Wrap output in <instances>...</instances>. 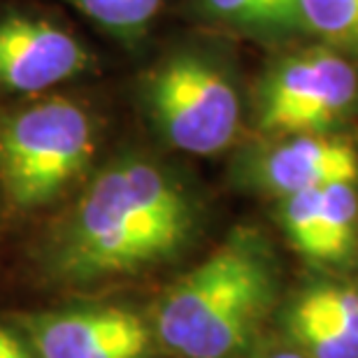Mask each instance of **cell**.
Returning <instances> with one entry per match:
<instances>
[{"label": "cell", "instance_id": "cell-2", "mask_svg": "<svg viewBox=\"0 0 358 358\" xmlns=\"http://www.w3.org/2000/svg\"><path fill=\"white\" fill-rule=\"evenodd\" d=\"M279 298L270 240L238 226L186 270L149 310L161 352L179 358H245L261 342Z\"/></svg>", "mask_w": 358, "mask_h": 358}, {"label": "cell", "instance_id": "cell-14", "mask_svg": "<svg viewBox=\"0 0 358 358\" xmlns=\"http://www.w3.org/2000/svg\"><path fill=\"white\" fill-rule=\"evenodd\" d=\"M328 324L358 340V291L345 284H314L298 296Z\"/></svg>", "mask_w": 358, "mask_h": 358}, {"label": "cell", "instance_id": "cell-4", "mask_svg": "<svg viewBox=\"0 0 358 358\" xmlns=\"http://www.w3.org/2000/svg\"><path fill=\"white\" fill-rule=\"evenodd\" d=\"M142 117L163 145L189 156H217L238 142L245 98L231 59L210 45L163 52L138 77Z\"/></svg>", "mask_w": 358, "mask_h": 358}, {"label": "cell", "instance_id": "cell-16", "mask_svg": "<svg viewBox=\"0 0 358 358\" xmlns=\"http://www.w3.org/2000/svg\"><path fill=\"white\" fill-rule=\"evenodd\" d=\"M249 356L252 358H307L300 349H296L293 345H266V347H261V342L256 345V349Z\"/></svg>", "mask_w": 358, "mask_h": 358}, {"label": "cell", "instance_id": "cell-12", "mask_svg": "<svg viewBox=\"0 0 358 358\" xmlns=\"http://www.w3.org/2000/svg\"><path fill=\"white\" fill-rule=\"evenodd\" d=\"M284 328L291 345L307 358H358V340L328 324L298 298L286 310Z\"/></svg>", "mask_w": 358, "mask_h": 358}, {"label": "cell", "instance_id": "cell-8", "mask_svg": "<svg viewBox=\"0 0 358 358\" xmlns=\"http://www.w3.org/2000/svg\"><path fill=\"white\" fill-rule=\"evenodd\" d=\"M231 177L242 191L279 200L333 182H358V149L333 133L259 135L233 159Z\"/></svg>", "mask_w": 358, "mask_h": 358}, {"label": "cell", "instance_id": "cell-3", "mask_svg": "<svg viewBox=\"0 0 358 358\" xmlns=\"http://www.w3.org/2000/svg\"><path fill=\"white\" fill-rule=\"evenodd\" d=\"M103 142V112L77 91L59 89L0 103L5 212L31 217L66 203L98 166Z\"/></svg>", "mask_w": 358, "mask_h": 358}, {"label": "cell", "instance_id": "cell-10", "mask_svg": "<svg viewBox=\"0 0 358 358\" xmlns=\"http://www.w3.org/2000/svg\"><path fill=\"white\" fill-rule=\"evenodd\" d=\"M358 238V182L321 186L317 240L310 261L340 266L352 256Z\"/></svg>", "mask_w": 358, "mask_h": 358}, {"label": "cell", "instance_id": "cell-7", "mask_svg": "<svg viewBox=\"0 0 358 358\" xmlns=\"http://www.w3.org/2000/svg\"><path fill=\"white\" fill-rule=\"evenodd\" d=\"M98 59L73 28L47 14H0V103L66 89L93 73Z\"/></svg>", "mask_w": 358, "mask_h": 358}, {"label": "cell", "instance_id": "cell-15", "mask_svg": "<svg viewBox=\"0 0 358 358\" xmlns=\"http://www.w3.org/2000/svg\"><path fill=\"white\" fill-rule=\"evenodd\" d=\"M0 358H35L26 335L12 319H0Z\"/></svg>", "mask_w": 358, "mask_h": 358}, {"label": "cell", "instance_id": "cell-13", "mask_svg": "<svg viewBox=\"0 0 358 358\" xmlns=\"http://www.w3.org/2000/svg\"><path fill=\"white\" fill-rule=\"evenodd\" d=\"M300 31L345 56H358V0H296Z\"/></svg>", "mask_w": 358, "mask_h": 358}, {"label": "cell", "instance_id": "cell-5", "mask_svg": "<svg viewBox=\"0 0 358 358\" xmlns=\"http://www.w3.org/2000/svg\"><path fill=\"white\" fill-rule=\"evenodd\" d=\"M358 103V70L319 45L272 61L252 96V124L263 138L331 133Z\"/></svg>", "mask_w": 358, "mask_h": 358}, {"label": "cell", "instance_id": "cell-9", "mask_svg": "<svg viewBox=\"0 0 358 358\" xmlns=\"http://www.w3.org/2000/svg\"><path fill=\"white\" fill-rule=\"evenodd\" d=\"M207 24L256 42H279L300 31L296 0H196Z\"/></svg>", "mask_w": 358, "mask_h": 358}, {"label": "cell", "instance_id": "cell-1", "mask_svg": "<svg viewBox=\"0 0 358 358\" xmlns=\"http://www.w3.org/2000/svg\"><path fill=\"white\" fill-rule=\"evenodd\" d=\"M200 221L198 193L175 166L121 147L56 210L31 263L49 289L89 293L173 263L193 245Z\"/></svg>", "mask_w": 358, "mask_h": 358}, {"label": "cell", "instance_id": "cell-17", "mask_svg": "<svg viewBox=\"0 0 358 358\" xmlns=\"http://www.w3.org/2000/svg\"><path fill=\"white\" fill-rule=\"evenodd\" d=\"M3 214H5V205H3V196H0V219H3Z\"/></svg>", "mask_w": 358, "mask_h": 358}, {"label": "cell", "instance_id": "cell-11", "mask_svg": "<svg viewBox=\"0 0 358 358\" xmlns=\"http://www.w3.org/2000/svg\"><path fill=\"white\" fill-rule=\"evenodd\" d=\"M107 38L133 49L154 31L168 0H63Z\"/></svg>", "mask_w": 358, "mask_h": 358}, {"label": "cell", "instance_id": "cell-6", "mask_svg": "<svg viewBox=\"0 0 358 358\" xmlns=\"http://www.w3.org/2000/svg\"><path fill=\"white\" fill-rule=\"evenodd\" d=\"M35 358H156L149 312L128 303H77L14 314Z\"/></svg>", "mask_w": 358, "mask_h": 358}]
</instances>
